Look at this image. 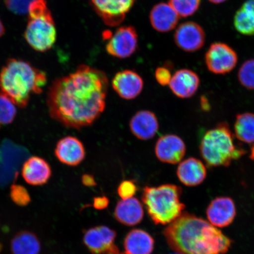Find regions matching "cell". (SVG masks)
Instances as JSON below:
<instances>
[{
    "mask_svg": "<svg viewBox=\"0 0 254 254\" xmlns=\"http://www.w3.org/2000/svg\"><path fill=\"white\" fill-rule=\"evenodd\" d=\"M182 189L173 184L145 187L142 200L155 224L167 225L183 214L185 205L181 201Z\"/></svg>",
    "mask_w": 254,
    "mask_h": 254,
    "instance_id": "cell-5",
    "label": "cell"
},
{
    "mask_svg": "<svg viewBox=\"0 0 254 254\" xmlns=\"http://www.w3.org/2000/svg\"><path fill=\"white\" fill-rule=\"evenodd\" d=\"M21 175L25 182L30 185L41 186L49 182L52 176V170L44 159L33 156L24 162Z\"/></svg>",
    "mask_w": 254,
    "mask_h": 254,
    "instance_id": "cell-17",
    "label": "cell"
},
{
    "mask_svg": "<svg viewBox=\"0 0 254 254\" xmlns=\"http://www.w3.org/2000/svg\"><path fill=\"white\" fill-rule=\"evenodd\" d=\"M124 246L127 254H151L154 240L144 230H132L127 235Z\"/></svg>",
    "mask_w": 254,
    "mask_h": 254,
    "instance_id": "cell-22",
    "label": "cell"
},
{
    "mask_svg": "<svg viewBox=\"0 0 254 254\" xmlns=\"http://www.w3.org/2000/svg\"><path fill=\"white\" fill-rule=\"evenodd\" d=\"M253 144L252 147H251L250 158L251 160L254 161V143H253Z\"/></svg>",
    "mask_w": 254,
    "mask_h": 254,
    "instance_id": "cell-37",
    "label": "cell"
},
{
    "mask_svg": "<svg viewBox=\"0 0 254 254\" xmlns=\"http://www.w3.org/2000/svg\"><path fill=\"white\" fill-rule=\"evenodd\" d=\"M138 46V35L132 26H123L117 29L109 39L106 51L111 56L126 59L135 52Z\"/></svg>",
    "mask_w": 254,
    "mask_h": 254,
    "instance_id": "cell-10",
    "label": "cell"
},
{
    "mask_svg": "<svg viewBox=\"0 0 254 254\" xmlns=\"http://www.w3.org/2000/svg\"><path fill=\"white\" fill-rule=\"evenodd\" d=\"M201 0H169V4L180 17H188L195 13Z\"/></svg>",
    "mask_w": 254,
    "mask_h": 254,
    "instance_id": "cell-26",
    "label": "cell"
},
{
    "mask_svg": "<svg viewBox=\"0 0 254 254\" xmlns=\"http://www.w3.org/2000/svg\"><path fill=\"white\" fill-rule=\"evenodd\" d=\"M155 77L159 84L166 86L169 85L172 75L169 69L166 66H160L155 70Z\"/></svg>",
    "mask_w": 254,
    "mask_h": 254,
    "instance_id": "cell-32",
    "label": "cell"
},
{
    "mask_svg": "<svg viewBox=\"0 0 254 254\" xmlns=\"http://www.w3.org/2000/svg\"><path fill=\"white\" fill-rule=\"evenodd\" d=\"M205 40L204 28L193 21H187L180 25L174 35L175 43L178 47L188 53L201 50Z\"/></svg>",
    "mask_w": 254,
    "mask_h": 254,
    "instance_id": "cell-11",
    "label": "cell"
},
{
    "mask_svg": "<svg viewBox=\"0 0 254 254\" xmlns=\"http://www.w3.org/2000/svg\"><path fill=\"white\" fill-rule=\"evenodd\" d=\"M109 204V200L106 196L97 197L94 199V206L98 209L106 208Z\"/></svg>",
    "mask_w": 254,
    "mask_h": 254,
    "instance_id": "cell-33",
    "label": "cell"
},
{
    "mask_svg": "<svg viewBox=\"0 0 254 254\" xmlns=\"http://www.w3.org/2000/svg\"><path fill=\"white\" fill-rule=\"evenodd\" d=\"M9 196L15 204L19 206H27L31 201V196L24 187L18 184H13L9 190Z\"/></svg>",
    "mask_w": 254,
    "mask_h": 254,
    "instance_id": "cell-29",
    "label": "cell"
},
{
    "mask_svg": "<svg viewBox=\"0 0 254 254\" xmlns=\"http://www.w3.org/2000/svg\"><path fill=\"white\" fill-rule=\"evenodd\" d=\"M236 213L233 200L227 196L212 200L206 209L208 222L218 228L229 226L236 218Z\"/></svg>",
    "mask_w": 254,
    "mask_h": 254,
    "instance_id": "cell-13",
    "label": "cell"
},
{
    "mask_svg": "<svg viewBox=\"0 0 254 254\" xmlns=\"http://www.w3.org/2000/svg\"><path fill=\"white\" fill-rule=\"evenodd\" d=\"M150 19L152 27L155 30L167 33L176 27L180 16L169 3L161 2L152 8Z\"/></svg>",
    "mask_w": 254,
    "mask_h": 254,
    "instance_id": "cell-20",
    "label": "cell"
},
{
    "mask_svg": "<svg viewBox=\"0 0 254 254\" xmlns=\"http://www.w3.org/2000/svg\"><path fill=\"white\" fill-rule=\"evenodd\" d=\"M116 236L115 231L102 225L85 231L83 241L92 254H117L120 252L114 244Z\"/></svg>",
    "mask_w": 254,
    "mask_h": 254,
    "instance_id": "cell-9",
    "label": "cell"
},
{
    "mask_svg": "<svg viewBox=\"0 0 254 254\" xmlns=\"http://www.w3.org/2000/svg\"><path fill=\"white\" fill-rule=\"evenodd\" d=\"M129 128L135 137L141 140H148L154 138L158 131L157 117L150 111H138L130 120Z\"/></svg>",
    "mask_w": 254,
    "mask_h": 254,
    "instance_id": "cell-18",
    "label": "cell"
},
{
    "mask_svg": "<svg viewBox=\"0 0 254 254\" xmlns=\"http://www.w3.org/2000/svg\"><path fill=\"white\" fill-rule=\"evenodd\" d=\"M186 150L185 142L175 134L161 136L155 146V154L158 160L170 164L180 163L185 156Z\"/></svg>",
    "mask_w": 254,
    "mask_h": 254,
    "instance_id": "cell-12",
    "label": "cell"
},
{
    "mask_svg": "<svg viewBox=\"0 0 254 254\" xmlns=\"http://www.w3.org/2000/svg\"><path fill=\"white\" fill-rule=\"evenodd\" d=\"M238 62L236 51L224 43L211 44L205 55L206 68L216 75H225L233 71Z\"/></svg>",
    "mask_w": 254,
    "mask_h": 254,
    "instance_id": "cell-7",
    "label": "cell"
},
{
    "mask_svg": "<svg viewBox=\"0 0 254 254\" xmlns=\"http://www.w3.org/2000/svg\"><path fill=\"white\" fill-rule=\"evenodd\" d=\"M163 234L171 249L182 254H225L231 246L219 228L187 212L168 224Z\"/></svg>",
    "mask_w": 254,
    "mask_h": 254,
    "instance_id": "cell-2",
    "label": "cell"
},
{
    "mask_svg": "<svg viewBox=\"0 0 254 254\" xmlns=\"http://www.w3.org/2000/svg\"><path fill=\"white\" fill-rule=\"evenodd\" d=\"M55 155L59 161L66 166H78L85 157L83 144L73 136H65L60 139L56 145Z\"/></svg>",
    "mask_w": 254,
    "mask_h": 254,
    "instance_id": "cell-15",
    "label": "cell"
},
{
    "mask_svg": "<svg viewBox=\"0 0 254 254\" xmlns=\"http://www.w3.org/2000/svg\"><path fill=\"white\" fill-rule=\"evenodd\" d=\"M82 182L84 185L87 187H93L96 186L94 177L90 174H84L82 176Z\"/></svg>",
    "mask_w": 254,
    "mask_h": 254,
    "instance_id": "cell-34",
    "label": "cell"
},
{
    "mask_svg": "<svg viewBox=\"0 0 254 254\" xmlns=\"http://www.w3.org/2000/svg\"><path fill=\"white\" fill-rule=\"evenodd\" d=\"M28 14L24 39L36 52H46L52 49L57 39L55 22L46 0H34Z\"/></svg>",
    "mask_w": 254,
    "mask_h": 254,
    "instance_id": "cell-6",
    "label": "cell"
},
{
    "mask_svg": "<svg viewBox=\"0 0 254 254\" xmlns=\"http://www.w3.org/2000/svg\"><path fill=\"white\" fill-rule=\"evenodd\" d=\"M2 249H3L2 244L1 243H0V253H1V252H2Z\"/></svg>",
    "mask_w": 254,
    "mask_h": 254,
    "instance_id": "cell-38",
    "label": "cell"
},
{
    "mask_svg": "<svg viewBox=\"0 0 254 254\" xmlns=\"http://www.w3.org/2000/svg\"><path fill=\"white\" fill-rule=\"evenodd\" d=\"M5 33V28L3 25L1 19H0V38H1Z\"/></svg>",
    "mask_w": 254,
    "mask_h": 254,
    "instance_id": "cell-35",
    "label": "cell"
},
{
    "mask_svg": "<svg viewBox=\"0 0 254 254\" xmlns=\"http://www.w3.org/2000/svg\"><path fill=\"white\" fill-rule=\"evenodd\" d=\"M109 79L106 73L87 65L52 82L47 104L51 117L66 128L93 125L106 109Z\"/></svg>",
    "mask_w": 254,
    "mask_h": 254,
    "instance_id": "cell-1",
    "label": "cell"
},
{
    "mask_svg": "<svg viewBox=\"0 0 254 254\" xmlns=\"http://www.w3.org/2000/svg\"><path fill=\"white\" fill-rule=\"evenodd\" d=\"M15 105L7 95L0 93V125H9L17 115Z\"/></svg>",
    "mask_w": 254,
    "mask_h": 254,
    "instance_id": "cell-27",
    "label": "cell"
},
{
    "mask_svg": "<svg viewBox=\"0 0 254 254\" xmlns=\"http://www.w3.org/2000/svg\"><path fill=\"white\" fill-rule=\"evenodd\" d=\"M208 1L212 3V4H222V3L227 1V0H208Z\"/></svg>",
    "mask_w": 254,
    "mask_h": 254,
    "instance_id": "cell-36",
    "label": "cell"
},
{
    "mask_svg": "<svg viewBox=\"0 0 254 254\" xmlns=\"http://www.w3.org/2000/svg\"><path fill=\"white\" fill-rule=\"evenodd\" d=\"M34 0H5V3L9 10L17 14H23L28 12V7Z\"/></svg>",
    "mask_w": 254,
    "mask_h": 254,
    "instance_id": "cell-30",
    "label": "cell"
},
{
    "mask_svg": "<svg viewBox=\"0 0 254 254\" xmlns=\"http://www.w3.org/2000/svg\"><path fill=\"white\" fill-rule=\"evenodd\" d=\"M234 25L238 33L254 36V0H247L236 12Z\"/></svg>",
    "mask_w": 254,
    "mask_h": 254,
    "instance_id": "cell-24",
    "label": "cell"
},
{
    "mask_svg": "<svg viewBox=\"0 0 254 254\" xmlns=\"http://www.w3.org/2000/svg\"><path fill=\"white\" fill-rule=\"evenodd\" d=\"M206 175V168L204 163L194 157L181 161L177 169L178 179L187 187L200 185L204 182Z\"/></svg>",
    "mask_w": 254,
    "mask_h": 254,
    "instance_id": "cell-19",
    "label": "cell"
},
{
    "mask_svg": "<svg viewBox=\"0 0 254 254\" xmlns=\"http://www.w3.org/2000/svg\"><path fill=\"white\" fill-rule=\"evenodd\" d=\"M234 133L238 140L247 143H254V113H244L237 114L234 123Z\"/></svg>",
    "mask_w": 254,
    "mask_h": 254,
    "instance_id": "cell-25",
    "label": "cell"
},
{
    "mask_svg": "<svg viewBox=\"0 0 254 254\" xmlns=\"http://www.w3.org/2000/svg\"><path fill=\"white\" fill-rule=\"evenodd\" d=\"M127 254L126 253H118V254Z\"/></svg>",
    "mask_w": 254,
    "mask_h": 254,
    "instance_id": "cell-40",
    "label": "cell"
},
{
    "mask_svg": "<svg viewBox=\"0 0 254 254\" xmlns=\"http://www.w3.org/2000/svg\"><path fill=\"white\" fill-rule=\"evenodd\" d=\"M170 254H180V253H179L175 252L174 253Z\"/></svg>",
    "mask_w": 254,
    "mask_h": 254,
    "instance_id": "cell-39",
    "label": "cell"
},
{
    "mask_svg": "<svg viewBox=\"0 0 254 254\" xmlns=\"http://www.w3.org/2000/svg\"><path fill=\"white\" fill-rule=\"evenodd\" d=\"M112 87L121 98L133 100L141 93L144 81L138 73L126 69L117 72L114 76Z\"/></svg>",
    "mask_w": 254,
    "mask_h": 254,
    "instance_id": "cell-14",
    "label": "cell"
},
{
    "mask_svg": "<svg viewBox=\"0 0 254 254\" xmlns=\"http://www.w3.org/2000/svg\"><path fill=\"white\" fill-rule=\"evenodd\" d=\"M47 81L45 72L30 63L9 59L0 71V90L16 106L24 109L31 95L42 93Z\"/></svg>",
    "mask_w": 254,
    "mask_h": 254,
    "instance_id": "cell-3",
    "label": "cell"
},
{
    "mask_svg": "<svg viewBox=\"0 0 254 254\" xmlns=\"http://www.w3.org/2000/svg\"><path fill=\"white\" fill-rule=\"evenodd\" d=\"M168 85L175 95L186 99L196 93L200 85V78L191 69H182L174 73Z\"/></svg>",
    "mask_w": 254,
    "mask_h": 254,
    "instance_id": "cell-16",
    "label": "cell"
},
{
    "mask_svg": "<svg viewBox=\"0 0 254 254\" xmlns=\"http://www.w3.org/2000/svg\"><path fill=\"white\" fill-rule=\"evenodd\" d=\"M200 154L208 167H227L246 153L234 142L233 132L227 123L222 122L203 135L199 144Z\"/></svg>",
    "mask_w": 254,
    "mask_h": 254,
    "instance_id": "cell-4",
    "label": "cell"
},
{
    "mask_svg": "<svg viewBox=\"0 0 254 254\" xmlns=\"http://www.w3.org/2000/svg\"><path fill=\"white\" fill-rule=\"evenodd\" d=\"M41 250L40 240L33 232L19 231L11 240L12 254H39Z\"/></svg>",
    "mask_w": 254,
    "mask_h": 254,
    "instance_id": "cell-23",
    "label": "cell"
},
{
    "mask_svg": "<svg viewBox=\"0 0 254 254\" xmlns=\"http://www.w3.org/2000/svg\"><path fill=\"white\" fill-rule=\"evenodd\" d=\"M114 216L120 223L126 226H134L142 220L144 209L138 199H122L117 203Z\"/></svg>",
    "mask_w": 254,
    "mask_h": 254,
    "instance_id": "cell-21",
    "label": "cell"
},
{
    "mask_svg": "<svg viewBox=\"0 0 254 254\" xmlns=\"http://www.w3.org/2000/svg\"><path fill=\"white\" fill-rule=\"evenodd\" d=\"M237 77L243 87L247 90H254V59L248 60L242 64Z\"/></svg>",
    "mask_w": 254,
    "mask_h": 254,
    "instance_id": "cell-28",
    "label": "cell"
},
{
    "mask_svg": "<svg viewBox=\"0 0 254 254\" xmlns=\"http://www.w3.org/2000/svg\"><path fill=\"white\" fill-rule=\"evenodd\" d=\"M117 191L122 199L132 198L136 192V187L131 181H124L120 184Z\"/></svg>",
    "mask_w": 254,
    "mask_h": 254,
    "instance_id": "cell-31",
    "label": "cell"
},
{
    "mask_svg": "<svg viewBox=\"0 0 254 254\" xmlns=\"http://www.w3.org/2000/svg\"><path fill=\"white\" fill-rule=\"evenodd\" d=\"M94 11L108 26L116 27L125 20L136 0H90Z\"/></svg>",
    "mask_w": 254,
    "mask_h": 254,
    "instance_id": "cell-8",
    "label": "cell"
}]
</instances>
